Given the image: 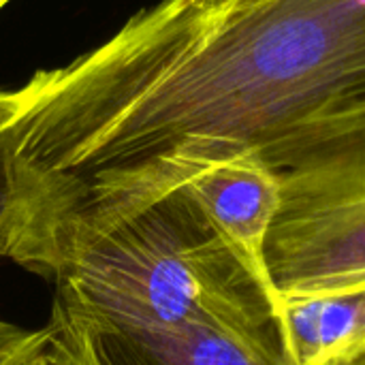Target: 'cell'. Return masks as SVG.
<instances>
[{
    "mask_svg": "<svg viewBox=\"0 0 365 365\" xmlns=\"http://www.w3.org/2000/svg\"><path fill=\"white\" fill-rule=\"evenodd\" d=\"M32 79L6 139L53 197L158 190L365 98V0H160Z\"/></svg>",
    "mask_w": 365,
    "mask_h": 365,
    "instance_id": "1",
    "label": "cell"
},
{
    "mask_svg": "<svg viewBox=\"0 0 365 365\" xmlns=\"http://www.w3.org/2000/svg\"><path fill=\"white\" fill-rule=\"evenodd\" d=\"M36 274L53 280L51 319L128 327L210 323L293 361L282 304L265 269L222 233L184 182L56 212Z\"/></svg>",
    "mask_w": 365,
    "mask_h": 365,
    "instance_id": "2",
    "label": "cell"
},
{
    "mask_svg": "<svg viewBox=\"0 0 365 365\" xmlns=\"http://www.w3.org/2000/svg\"><path fill=\"white\" fill-rule=\"evenodd\" d=\"M255 154L280 186L263 246L278 299L365 289V98L287 128Z\"/></svg>",
    "mask_w": 365,
    "mask_h": 365,
    "instance_id": "3",
    "label": "cell"
},
{
    "mask_svg": "<svg viewBox=\"0 0 365 365\" xmlns=\"http://www.w3.org/2000/svg\"><path fill=\"white\" fill-rule=\"evenodd\" d=\"M77 365H295L263 342L210 323L109 325L49 319Z\"/></svg>",
    "mask_w": 365,
    "mask_h": 365,
    "instance_id": "4",
    "label": "cell"
},
{
    "mask_svg": "<svg viewBox=\"0 0 365 365\" xmlns=\"http://www.w3.org/2000/svg\"><path fill=\"white\" fill-rule=\"evenodd\" d=\"M184 184L222 233L263 267L265 237L280 205V186L272 169L252 152L210 163Z\"/></svg>",
    "mask_w": 365,
    "mask_h": 365,
    "instance_id": "5",
    "label": "cell"
},
{
    "mask_svg": "<svg viewBox=\"0 0 365 365\" xmlns=\"http://www.w3.org/2000/svg\"><path fill=\"white\" fill-rule=\"evenodd\" d=\"M295 365H338L365 351V289L282 299Z\"/></svg>",
    "mask_w": 365,
    "mask_h": 365,
    "instance_id": "6",
    "label": "cell"
},
{
    "mask_svg": "<svg viewBox=\"0 0 365 365\" xmlns=\"http://www.w3.org/2000/svg\"><path fill=\"white\" fill-rule=\"evenodd\" d=\"M43 246V199L34 173L0 137V259L36 272Z\"/></svg>",
    "mask_w": 365,
    "mask_h": 365,
    "instance_id": "7",
    "label": "cell"
},
{
    "mask_svg": "<svg viewBox=\"0 0 365 365\" xmlns=\"http://www.w3.org/2000/svg\"><path fill=\"white\" fill-rule=\"evenodd\" d=\"M0 365H77L49 327H21L0 319Z\"/></svg>",
    "mask_w": 365,
    "mask_h": 365,
    "instance_id": "8",
    "label": "cell"
},
{
    "mask_svg": "<svg viewBox=\"0 0 365 365\" xmlns=\"http://www.w3.org/2000/svg\"><path fill=\"white\" fill-rule=\"evenodd\" d=\"M36 98V83L30 79L19 90H0V137L9 133L32 107Z\"/></svg>",
    "mask_w": 365,
    "mask_h": 365,
    "instance_id": "9",
    "label": "cell"
},
{
    "mask_svg": "<svg viewBox=\"0 0 365 365\" xmlns=\"http://www.w3.org/2000/svg\"><path fill=\"white\" fill-rule=\"evenodd\" d=\"M195 6H199V9H216V6H222V4H227L229 0H190Z\"/></svg>",
    "mask_w": 365,
    "mask_h": 365,
    "instance_id": "10",
    "label": "cell"
},
{
    "mask_svg": "<svg viewBox=\"0 0 365 365\" xmlns=\"http://www.w3.org/2000/svg\"><path fill=\"white\" fill-rule=\"evenodd\" d=\"M338 365H365V351H361L359 355H355V357H351V359H346V361H342V364Z\"/></svg>",
    "mask_w": 365,
    "mask_h": 365,
    "instance_id": "11",
    "label": "cell"
},
{
    "mask_svg": "<svg viewBox=\"0 0 365 365\" xmlns=\"http://www.w3.org/2000/svg\"><path fill=\"white\" fill-rule=\"evenodd\" d=\"M248 2H259V0H229L227 4H248ZM227 4H222V6H227ZM218 9V6H216Z\"/></svg>",
    "mask_w": 365,
    "mask_h": 365,
    "instance_id": "12",
    "label": "cell"
},
{
    "mask_svg": "<svg viewBox=\"0 0 365 365\" xmlns=\"http://www.w3.org/2000/svg\"><path fill=\"white\" fill-rule=\"evenodd\" d=\"M9 2H13V0H0V11H2V9H4V6L9 4Z\"/></svg>",
    "mask_w": 365,
    "mask_h": 365,
    "instance_id": "13",
    "label": "cell"
}]
</instances>
